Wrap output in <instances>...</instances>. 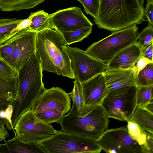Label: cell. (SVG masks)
Listing matches in <instances>:
<instances>
[{"instance_id":"cell-38","label":"cell","mask_w":153,"mask_h":153,"mask_svg":"<svg viewBox=\"0 0 153 153\" xmlns=\"http://www.w3.org/2000/svg\"><path fill=\"white\" fill-rule=\"evenodd\" d=\"M13 102V101L0 97V111L5 109L9 104Z\"/></svg>"},{"instance_id":"cell-35","label":"cell","mask_w":153,"mask_h":153,"mask_svg":"<svg viewBox=\"0 0 153 153\" xmlns=\"http://www.w3.org/2000/svg\"><path fill=\"white\" fill-rule=\"evenodd\" d=\"M153 62L144 57H141L138 60L135 65L138 73L144 68L148 64Z\"/></svg>"},{"instance_id":"cell-20","label":"cell","mask_w":153,"mask_h":153,"mask_svg":"<svg viewBox=\"0 0 153 153\" xmlns=\"http://www.w3.org/2000/svg\"><path fill=\"white\" fill-rule=\"evenodd\" d=\"M46 0H0V10L3 12H13L35 7Z\"/></svg>"},{"instance_id":"cell-2","label":"cell","mask_w":153,"mask_h":153,"mask_svg":"<svg viewBox=\"0 0 153 153\" xmlns=\"http://www.w3.org/2000/svg\"><path fill=\"white\" fill-rule=\"evenodd\" d=\"M66 46L62 36L56 30L47 28L37 33L36 51L43 70L74 79Z\"/></svg>"},{"instance_id":"cell-5","label":"cell","mask_w":153,"mask_h":153,"mask_svg":"<svg viewBox=\"0 0 153 153\" xmlns=\"http://www.w3.org/2000/svg\"><path fill=\"white\" fill-rule=\"evenodd\" d=\"M97 139L62 131L36 142L48 153H99Z\"/></svg>"},{"instance_id":"cell-27","label":"cell","mask_w":153,"mask_h":153,"mask_svg":"<svg viewBox=\"0 0 153 153\" xmlns=\"http://www.w3.org/2000/svg\"><path fill=\"white\" fill-rule=\"evenodd\" d=\"M35 114L40 120L48 124L59 123L65 115L62 111L56 109L48 110Z\"/></svg>"},{"instance_id":"cell-10","label":"cell","mask_w":153,"mask_h":153,"mask_svg":"<svg viewBox=\"0 0 153 153\" xmlns=\"http://www.w3.org/2000/svg\"><path fill=\"white\" fill-rule=\"evenodd\" d=\"M97 142L107 153H143L141 146L130 136L126 126L108 129Z\"/></svg>"},{"instance_id":"cell-16","label":"cell","mask_w":153,"mask_h":153,"mask_svg":"<svg viewBox=\"0 0 153 153\" xmlns=\"http://www.w3.org/2000/svg\"><path fill=\"white\" fill-rule=\"evenodd\" d=\"M137 42L116 54L107 63V68L105 71L127 69L134 67L141 57L142 54L141 49Z\"/></svg>"},{"instance_id":"cell-37","label":"cell","mask_w":153,"mask_h":153,"mask_svg":"<svg viewBox=\"0 0 153 153\" xmlns=\"http://www.w3.org/2000/svg\"><path fill=\"white\" fill-rule=\"evenodd\" d=\"M9 134L5 125L0 120V137L4 139L9 137Z\"/></svg>"},{"instance_id":"cell-9","label":"cell","mask_w":153,"mask_h":153,"mask_svg":"<svg viewBox=\"0 0 153 153\" xmlns=\"http://www.w3.org/2000/svg\"><path fill=\"white\" fill-rule=\"evenodd\" d=\"M14 129L21 139L27 142H36L54 134L58 131L39 118L31 108L21 116Z\"/></svg>"},{"instance_id":"cell-21","label":"cell","mask_w":153,"mask_h":153,"mask_svg":"<svg viewBox=\"0 0 153 153\" xmlns=\"http://www.w3.org/2000/svg\"><path fill=\"white\" fill-rule=\"evenodd\" d=\"M23 20L10 19L7 21L0 23V45L19 31L16 27Z\"/></svg>"},{"instance_id":"cell-36","label":"cell","mask_w":153,"mask_h":153,"mask_svg":"<svg viewBox=\"0 0 153 153\" xmlns=\"http://www.w3.org/2000/svg\"><path fill=\"white\" fill-rule=\"evenodd\" d=\"M153 44L152 43L142 54L141 57H144L150 60L153 61Z\"/></svg>"},{"instance_id":"cell-19","label":"cell","mask_w":153,"mask_h":153,"mask_svg":"<svg viewBox=\"0 0 153 153\" xmlns=\"http://www.w3.org/2000/svg\"><path fill=\"white\" fill-rule=\"evenodd\" d=\"M30 19V23L27 28L36 32L46 29H54L50 19V14L44 10H40L31 13L28 17Z\"/></svg>"},{"instance_id":"cell-30","label":"cell","mask_w":153,"mask_h":153,"mask_svg":"<svg viewBox=\"0 0 153 153\" xmlns=\"http://www.w3.org/2000/svg\"><path fill=\"white\" fill-rule=\"evenodd\" d=\"M13 102L8 105L4 109L0 111V120L2 121L7 129L13 130L16 133L12 121V117L13 112Z\"/></svg>"},{"instance_id":"cell-14","label":"cell","mask_w":153,"mask_h":153,"mask_svg":"<svg viewBox=\"0 0 153 153\" xmlns=\"http://www.w3.org/2000/svg\"><path fill=\"white\" fill-rule=\"evenodd\" d=\"M81 84L84 107L100 104L108 92L103 73L97 75Z\"/></svg>"},{"instance_id":"cell-39","label":"cell","mask_w":153,"mask_h":153,"mask_svg":"<svg viewBox=\"0 0 153 153\" xmlns=\"http://www.w3.org/2000/svg\"><path fill=\"white\" fill-rule=\"evenodd\" d=\"M141 6L144 7V0H137Z\"/></svg>"},{"instance_id":"cell-31","label":"cell","mask_w":153,"mask_h":153,"mask_svg":"<svg viewBox=\"0 0 153 153\" xmlns=\"http://www.w3.org/2000/svg\"><path fill=\"white\" fill-rule=\"evenodd\" d=\"M83 5L85 12L95 18L97 15L100 0H77Z\"/></svg>"},{"instance_id":"cell-1","label":"cell","mask_w":153,"mask_h":153,"mask_svg":"<svg viewBox=\"0 0 153 153\" xmlns=\"http://www.w3.org/2000/svg\"><path fill=\"white\" fill-rule=\"evenodd\" d=\"M43 70L36 51L19 71L17 97L12 117L14 127L21 116L31 108L36 100L46 90L42 81Z\"/></svg>"},{"instance_id":"cell-8","label":"cell","mask_w":153,"mask_h":153,"mask_svg":"<svg viewBox=\"0 0 153 153\" xmlns=\"http://www.w3.org/2000/svg\"><path fill=\"white\" fill-rule=\"evenodd\" d=\"M74 79L82 83L104 72L107 63H104L76 47L66 46Z\"/></svg>"},{"instance_id":"cell-12","label":"cell","mask_w":153,"mask_h":153,"mask_svg":"<svg viewBox=\"0 0 153 153\" xmlns=\"http://www.w3.org/2000/svg\"><path fill=\"white\" fill-rule=\"evenodd\" d=\"M50 19L54 29L59 32L92 27L93 25L82 9L76 7L58 10L50 14Z\"/></svg>"},{"instance_id":"cell-11","label":"cell","mask_w":153,"mask_h":153,"mask_svg":"<svg viewBox=\"0 0 153 153\" xmlns=\"http://www.w3.org/2000/svg\"><path fill=\"white\" fill-rule=\"evenodd\" d=\"M37 32L27 28L22 30L12 37L13 51L6 63L17 74L30 56L36 51Z\"/></svg>"},{"instance_id":"cell-26","label":"cell","mask_w":153,"mask_h":153,"mask_svg":"<svg viewBox=\"0 0 153 153\" xmlns=\"http://www.w3.org/2000/svg\"><path fill=\"white\" fill-rule=\"evenodd\" d=\"M153 25L148 23L138 35L139 41L137 42L141 49L142 54L153 43Z\"/></svg>"},{"instance_id":"cell-32","label":"cell","mask_w":153,"mask_h":153,"mask_svg":"<svg viewBox=\"0 0 153 153\" xmlns=\"http://www.w3.org/2000/svg\"><path fill=\"white\" fill-rule=\"evenodd\" d=\"M13 51L12 41L10 38L0 45V59L6 62L12 54Z\"/></svg>"},{"instance_id":"cell-3","label":"cell","mask_w":153,"mask_h":153,"mask_svg":"<svg viewBox=\"0 0 153 153\" xmlns=\"http://www.w3.org/2000/svg\"><path fill=\"white\" fill-rule=\"evenodd\" d=\"M144 9L137 0H100L93 20L99 28L113 32L146 21Z\"/></svg>"},{"instance_id":"cell-34","label":"cell","mask_w":153,"mask_h":153,"mask_svg":"<svg viewBox=\"0 0 153 153\" xmlns=\"http://www.w3.org/2000/svg\"><path fill=\"white\" fill-rule=\"evenodd\" d=\"M144 12L148 23L153 25V0H147Z\"/></svg>"},{"instance_id":"cell-25","label":"cell","mask_w":153,"mask_h":153,"mask_svg":"<svg viewBox=\"0 0 153 153\" xmlns=\"http://www.w3.org/2000/svg\"><path fill=\"white\" fill-rule=\"evenodd\" d=\"M137 86H147L153 85V62L148 64L138 73Z\"/></svg>"},{"instance_id":"cell-23","label":"cell","mask_w":153,"mask_h":153,"mask_svg":"<svg viewBox=\"0 0 153 153\" xmlns=\"http://www.w3.org/2000/svg\"><path fill=\"white\" fill-rule=\"evenodd\" d=\"M153 85L147 86H137L136 93L137 106L144 107L153 101Z\"/></svg>"},{"instance_id":"cell-6","label":"cell","mask_w":153,"mask_h":153,"mask_svg":"<svg viewBox=\"0 0 153 153\" xmlns=\"http://www.w3.org/2000/svg\"><path fill=\"white\" fill-rule=\"evenodd\" d=\"M138 27L136 25L112 32L108 36L91 44L86 52L108 63L118 52L137 41Z\"/></svg>"},{"instance_id":"cell-22","label":"cell","mask_w":153,"mask_h":153,"mask_svg":"<svg viewBox=\"0 0 153 153\" xmlns=\"http://www.w3.org/2000/svg\"><path fill=\"white\" fill-rule=\"evenodd\" d=\"M92 27H88L79 28L71 31L59 32L64 39L67 45L74 43L80 42L87 38L92 32Z\"/></svg>"},{"instance_id":"cell-24","label":"cell","mask_w":153,"mask_h":153,"mask_svg":"<svg viewBox=\"0 0 153 153\" xmlns=\"http://www.w3.org/2000/svg\"><path fill=\"white\" fill-rule=\"evenodd\" d=\"M127 128L128 133L131 137L141 146H144L146 140V133L142 130L135 123L127 120Z\"/></svg>"},{"instance_id":"cell-7","label":"cell","mask_w":153,"mask_h":153,"mask_svg":"<svg viewBox=\"0 0 153 153\" xmlns=\"http://www.w3.org/2000/svg\"><path fill=\"white\" fill-rule=\"evenodd\" d=\"M137 86L121 88L108 92L100 105L108 118L129 120L137 107Z\"/></svg>"},{"instance_id":"cell-15","label":"cell","mask_w":153,"mask_h":153,"mask_svg":"<svg viewBox=\"0 0 153 153\" xmlns=\"http://www.w3.org/2000/svg\"><path fill=\"white\" fill-rule=\"evenodd\" d=\"M103 73L108 92L124 87L137 86L138 73L135 65L129 69L105 71Z\"/></svg>"},{"instance_id":"cell-18","label":"cell","mask_w":153,"mask_h":153,"mask_svg":"<svg viewBox=\"0 0 153 153\" xmlns=\"http://www.w3.org/2000/svg\"><path fill=\"white\" fill-rule=\"evenodd\" d=\"M129 120L143 131L153 134V113L146 108L137 106Z\"/></svg>"},{"instance_id":"cell-28","label":"cell","mask_w":153,"mask_h":153,"mask_svg":"<svg viewBox=\"0 0 153 153\" xmlns=\"http://www.w3.org/2000/svg\"><path fill=\"white\" fill-rule=\"evenodd\" d=\"M70 97L75 103L78 113L80 114L84 106L81 84L76 81H74V86L72 91L68 93Z\"/></svg>"},{"instance_id":"cell-4","label":"cell","mask_w":153,"mask_h":153,"mask_svg":"<svg viewBox=\"0 0 153 153\" xmlns=\"http://www.w3.org/2000/svg\"><path fill=\"white\" fill-rule=\"evenodd\" d=\"M108 118L100 104L84 107L79 114L73 101L70 111L59 123L63 132L97 139L108 129Z\"/></svg>"},{"instance_id":"cell-29","label":"cell","mask_w":153,"mask_h":153,"mask_svg":"<svg viewBox=\"0 0 153 153\" xmlns=\"http://www.w3.org/2000/svg\"><path fill=\"white\" fill-rule=\"evenodd\" d=\"M0 78L8 82L18 80L16 72L6 62L0 59Z\"/></svg>"},{"instance_id":"cell-13","label":"cell","mask_w":153,"mask_h":153,"mask_svg":"<svg viewBox=\"0 0 153 153\" xmlns=\"http://www.w3.org/2000/svg\"><path fill=\"white\" fill-rule=\"evenodd\" d=\"M31 109L35 113L56 109L65 114L71 109V100L63 89L53 87L46 89L35 101Z\"/></svg>"},{"instance_id":"cell-33","label":"cell","mask_w":153,"mask_h":153,"mask_svg":"<svg viewBox=\"0 0 153 153\" xmlns=\"http://www.w3.org/2000/svg\"><path fill=\"white\" fill-rule=\"evenodd\" d=\"M146 140L145 145L141 146L143 153H153V134L146 132Z\"/></svg>"},{"instance_id":"cell-40","label":"cell","mask_w":153,"mask_h":153,"mask_svg":"<svg viewBox=\"0 0 153 153\" xmlns=\"http://www.w3.org/2000/svg\"><path fill=\"white\" fill-rule=\"evenodd\" d=\"M4 139H4L3 137H0V143L3 140H4Z\"/></svg>"},{"instance_id":"cell-17","label":"cell","mask_w":153,"mask_h":153,"mask_svg":"<svg viewBox=\"0 0 153 153\" xmlns=\"http://www.w3.org/2000/svg\"><path fill=\"white\" fill-rule=\"evenodd\" d=\"M4 141V143H0V153H46L36 142L24 141L16 133L13 138Z\"/></svg>"}]
</instances>
